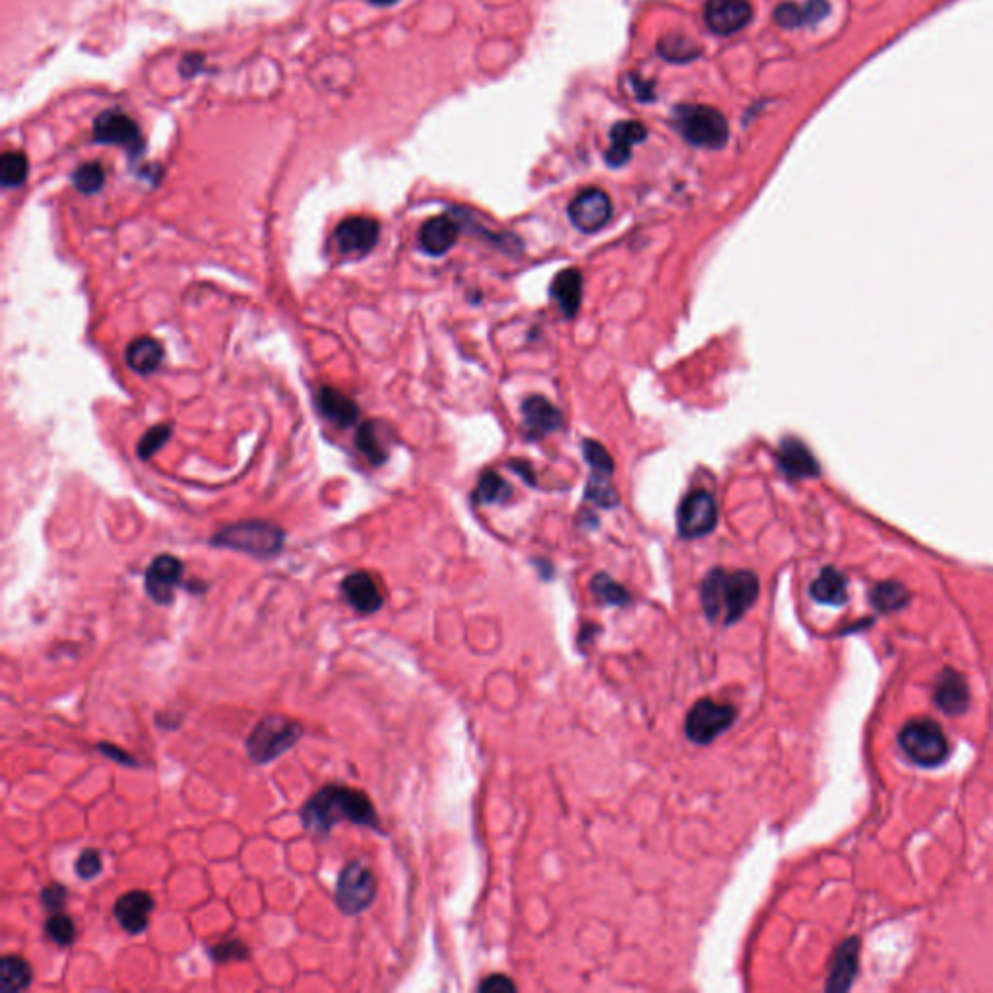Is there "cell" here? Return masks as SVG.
Masks as SVG:
<instances>
[{
	"instance_id": "1",
	"label": "cell",
	"mask_w": 993,
	"mask_h": 993,
	"mask_svg": "<svg viewBox=\"0 0 993 993\" xmlns=\"http://www.w3.org/2000/svg\"><path fill=\"white\" fill-rule=\"evenodd\" d=\"M299 817L303 829L315 836L330 834L342 821L379 831V817L373 801L361 790H353L340 784H328L315 796H311L305 801Z\"/></svg>"
},
{
	"instance_id": "2",
	"label": "cell",
	"mask_w": 993,
	"mask_h": 993,
	"mask_svg": "<svg viewBox=\"0 0 993 993\" xmlns=\"http://www.w3.org/2000/svg\"><path fill=\"white\" fill-rule=\"evenodd\" d=\"M759 592L761 582L751 571L712 569L701 584V604L712 623L730 627L755 606Z\"/></svg>"
},
{
	"instance_id": "3",
	"label": "cell",
	"mask_w": 993,
	"mask_h": 993,
	"mask_svg": "<svg viewBox=\"0 0 993 993\" xmlns=\"http://www.w3.org/2000/svg\"><path fill=\"white\" fill-rule=\"evenodd\" d=\"M673 127L693 146L720 150L726 146L730 127L726 117L706 105H679L673 111Z\"/></svg>"
},
{
	"instance_id": "4",
	"label": "cell",
	"mask_w": 993,
	"mask_h": 993,
	"mask_svg": "<svg viewBox=\"0 0 993 993\" xmlns=\"http://www.w3.org/2000/svg\"><path fill=\"white\" fill-rule=\"evenodd\" d=\"M303 736V726L282 714L264 716L251 736L247 737V753L258 765H268L289 751Z\"/></svg>"
},
{
	"instance_id": "5",
	"label": "cell",
	"mask_w": 993,
	"mask_h": 993,
	"mask_svg": "<svg viewBox=\"0 0 993 993\" xmlns=\"http://www.w3.org/2000/svg\"><path fill=\"white\" fill-rule=\"evenodd\" d=\"M212 544L249 553L255 557H272L284 545V532L264 520H243L225 526L212 540Z\"/></svg>"
},
{
	"instance_id": "6",
	"label": "cell",
	"mask_w": 993,
	"mask_h": 993,
	"mask_svg": "<svg viewBox=\"0 0 993 993\" xmlns=\"http://www.w3.org/2000/svg\"><path fill=\"white\" fill-rule=\"evenodd\" d=\"M902 751L920 767H939L949 757V741L941 726L929 718L910 720L898 736Z\"/></svg>"
},
{
	"instance_id": "7",
	"label": "cell",
	"mask_w": 993,
	"mask_h": 993,
	"mask_svg": "<svg viewBox=\"0 0 993 993\" xmlns=\"http://www.w3.org/2000/svg\"><path fill=\"white\" fill-rule=\"evenodd\" d=\"M736 720V706L701 699L691 706L685 718V734L697 745H708L730 730Z\"/></svg>"
},
{
	"instance_id": "8",
	"label": "cell",
	"mask_w": 993,
	"mask_h": 993,
	"mask_svg": "<svg viewBox=\"0 0 993 993\" xmlns=\"http://www.w3.org/2000/svg\"><path fill=\"white\" fill-rule=\"evenodd\" d=\"M377 897V879L361 862H350L342 869L336 885V904L346 916L367 910Z\"/></svg>"
},
{
	"instance_id": "9",
	"label": "cell",
	"mask_w": 993,
	"mask_h": 993,
	"mask_svg": "<svg viewBox=\"0 0 993 993\" xmlns=\"http://www.w3.org/2000/svg\"><path fill=\"white\" fill-rule=\"evenodd\" d=\"M718 524V507L710 493L693 491L689 493L677 511V530L685 540H697L708 536Z\"/></svg>"
},
{
	"instance_id": "10",
	"label": "cell",
	"mask_w": 993,
	"mask_h": 993,
	"mask_svg": "<svg viewBox=\"0 0 993 993\" xmlns=\"http://www.w3.org/2000/svg\"><path fill=\"white\" fill-rule=\"evenodd\" d=\"M94 140L97 144H109L125 148L132 158H136L142 148V132L136 121L123 111H103L94 123Z\"/></svg>"
},
{
	"instance_id": "11",
	"label": "cell",
	"mask_w": 993,
	"mask_h": 993,
	"mask_svg": "<svg viewBox=\"0 0 993 993\" xmlns=\"http://www.w3.org/2000/svg\"><path fill=\"white\" fill-rule=\"evenodd\" d=\"M379 235H381V225L377 220L365 216H352L342 224H338L334 231V241L342 255L367 257L377 247Z\"/></svg>"
},
{
	"instance_id": "12",
	"label": "cell",
	"mask_w": 993,
	"mask_h": 993,
	"mask_svg": "<svg viewBox=\"0 0 993 993\" xmlns=\"http://www.w3.org/2000/svg\"><path fill=\"white\" fill-rule=\"evenodd\" d=\"M613 206L608 194L600 189H586L577 194L569 206V218L578 231L596 233L604 229L611 220Z\"/></svg>"
},
{
	"instance_id": "13",
	"label": "cell",
	"mask_w": 993,
	"mask_h": 993,
	"mask_svg": "<svg viewBox=\"0 0 993 993\" xmlns=\"http://www.w3.org/2000/svg\"><path fill=\"white\" fill-rule=\"evenodd\" d=\"M183 563L173 555L156 557L146 569L144 588L146 594L160 606H169L175 600V590L181 584Z\"/></svg>"
},
{
	"instance_id": "14",
	"label": "cell",
	"mask_w": 993,
	"mask_h": 993,
	"mask_svg": "<svg viewBox=\"0 0 993 993\" xmlns=\"http://www.w3.org/2000/svg\"><path fill=\"white\" fill-rule=\"evenodd\" d=\"M753 18L747 0H708L705 6V24L716 35H734L741 32Z\"/></svg>"
},
{
	"instance_id": "15",
	"label": "cell",
	"mask_w": 993,
	"mask_h": 993,
	"mask_svg": "<svg viewBox=\"0 0 993 993\" xmlns=\"http://www.w3.org/2000/svg\"><path fill=\"white\" fill-rule=\"evenodd\" d=\"M342 594L355 611L371 615L383 608L385 596L377 580L365 571H357L342 580Z\"/></svg>"
},
{
	"instance_id": "16",
	"label": "cell",
	"mask_w": 993,
	"mask_h": 993,
	"mask_svg": "<svg viewBox=\"0 0 993 993\" xmlns=\"http://www.w3.org/2000/svg\"><path fill=\"white\" fill-rule=\"evenodd\" d=\"M156 902L150 893L146 891H130L115 902V918L119 926L125 929L130 935H138L150 924V914L154 910Z\"/></svg>"
},
{
	"instance_id": "17",
	"label": "cell",
	"mask_w": 993,
	"mask_h": 993,
	"mask_svg": "<svg viewBox=\"0 0 993 993\" xmlns=\"http://www.w3.org/2000/svg\"><path fill=\"white\" fill-rule=\"evenodd\" d=\"M524 431L530 439H542L563 425L559 410L544 396H530L522 402Z\"/></svg>"
},
{
	"instance_id": "18",
	"label": "cell",
	"mask_w": 993,
	"mask_h": 993,
	"mask_svg": "<svg viewBox=\"0 0 993 993\" xmlns=\"http://www.w3.org/2000/svg\"><path fill=\"white\" fill-rule=\"evenodd\" d=\"M933 701L945 714H962L970 705V689L964 675L951 668L943 670L933 689Z\"/></svg>"
},
{
	"instance_id": "19",
	"label": "cell",
	"mask_w": 993,
	"mask_h": 993,
	"mask_svg": "<svg viewBox=\"0 0 993 993\" xmlns=\"http://www.w3.org/2000/svg\"><path fill=\"white\" fill-rule=\"evenodd\" d=\"M460 233V225L450 216H435L427 220L419 229V247L433 257H441L449 253L456 245Z\"/></svg>"
},
{
	"instance_id": "20",
	"label": "cell",
	"mask_w": 993,
	"mask_h": 993,
	"mask_svg": "<svg viewBox=\"0 0 993 993\" xmlns=\"http://www.w3.org/2000/svg\"><path fill=\"white\" fill-rule=\"evenodd\" d=\"M778 466L792 480H807L819 474V464L800 439H784L778 449Z\"/></svg>"
},
{
	"instance_id": "21",
	"label": "cell",
	"mask_w": 993,
	"mask_h": 993,
	"mask_svg": "<svg viewBox=\"0 0 993 993\" xmlns=\"http://www.w3.org/2000/svg\"><path fill=\"white\" fill-rule=\"evenodd\" d=\"M648 130L641 121H619L611 129V146L606 152V161L611 167H621L631 160L633 146L646 140Z\"/></svg>"
},
{
	"instance_id": "22",
	"label": "cell",
	"mask_w": 993,
	"mask_h": 993,
	"mask_svg": "<svg viewBox=\"0 0 993 993\" xmlns=\"http://www.w3.org/2000/svg\"><path fill=\"white\" fill-rule=\"evenodd\" d=\"M317 408L328 421L338 427H352L357 423L359 408L350 396L332 386H321L317 392Z\"/></svg>"
},
{
	"instance_id": "23",
	"label": "cell",
	"mask_w": 993,
	"mask_h": 993,
	"mask_svg": "<svg viewBox=\"0 0 993 993\" xmlns=\"http://www.w3.org/2000/svg\"><path fill=\"white\" fill-rule=\"evenodd\" d=\"M858 955H860L858 939H848L838 947L834 955L831 976L827 982L829 992H846L852 986L858 972Z\"/></svg>"
},
{
	"instance_id": "24",
	"label": "cell",
	"mask_w": 993,
	"mask_h": 993,
	"mask_svg": "<svg viewBox=\"0 0 993 993\" xmlns=\"http://www.w3.org/2000/svg\"><path fill=\"white\" fill-rule=\"evenodd\" d=\"M551 295L567 319L577 317L582 303V274L577 268L561 270L551 282Z\"/></svg>"
},
{
	"instance_id": "25",
	"label": "cell",
	"mask_w": 993,
	"mask_h": 993,
	"mask_svg": "<svg viewBox=\"0 0 993 993\" xmlns=\"http://www.w3.org/2000/svg\"><path fill=\"white\" fill-rule=\"evenodd\" d=\"M809 594L817 604L842 606L848 600V580L838 569L825 567L811 582Z\"/></svg>"
},
{
	"instance_id": "26",
	"label": "cell",
	"mask_w": 993,
	"mask_h": 993,
	"mask_svg": "<svg viewBox=\"0 0 993 993\" xmlns=\"http://www.w3.org/2000/svg\"><path fill=\"white\" fill-rule=\"evenodd\" d=\"M163 357H165L163 346L158 340H154L150 336H142V338L134 340L125 352L127 365L132 371H136L140 375H150V373L158 371L163 363Z\"/></svg>"
},
{
	"instance_id": "27",
	"label": "cell",
	"mask_w": 993,
	"mask_h": 993,
	"mask_svg": "<svg viewBox=\"0 0 993 993\" xmlns=\"http://www.w3.org/2000/svg\"><path fill=\"white\" fill-rule=\"evenodd\" d=\"M33 970L30 962L16 955H8L0 961V992L18 993L30 988Z\"/></svg>"
},
{
	"instance_id": "28",
	"label": "cell",
	"mask_w": 993,
	"mask_h": 993,
	"mask_svg": "<svg viewBox=\"0 0 993 993\" xmlns=\"http://www.w3.org/2000/svg\"><path fill=\"white\" fill-rule=\"evenodd\" d=\"M908 602H910V592H908V588L904 584H900L897 580L879 582L871 590V604H873V608L879 609L883 613H891V611L902 609Z\"/></svg>"
},
{
	"instance_id": "29",
	"label": "cell",
	"mask_w": 993,
	"mask_h": 993,
	"mask_svg": "<svg viewBox=\"0 0 993 993\" xmlns=\"http://www.w3.org/2000/svg\"><path fill=\"white\" fill-rule=\"evenodd\" d=\"M355 445L367 456V460L373 466L385 464L386 458H388V449H386L385 441L381 437V429L377 427V423H371V421L363 423L355 435Z\"/></svg>"
},
{
	"instance_id": "30",
	"label": "cell",
	"mask_w": 993,
	"mask_h": 993,
	"mask_svg": "<svg viewBox=\"0 0 993 993\" xmlns=\"http://www.w3.org/2000/svg\"><path fill=\"white\" fill-rule=\"evenodd\" d=\"M511 485L503 480L495 472H485L478 481V487L474 491V503L476 505H491V503H505L511 497Z\"/></svg>"
},
{
	"instance_id": "31",
	"label": "cell",
	"mask_w": 993,
	"mask_h": 993,
	"mask_svg": "<svg viewBox=\"0 0 993 993\" xmlns=\"http://www.w3.org/2000/svg\"><path fill=\"white\" fill-rule=\"evenodd\" d=\"M30 163L22 152H6L0 160V177L6 189L20 187L28 179Z\"/></svg>"
},
{
	"instance_id": "32",
	"label": "cell",
	"mask_w": 993,
	"mask_h": 993,
	"mask_svg": "<svg viewBox=\"0 0 993 993\" xmlns=\"http://www.w3.org/2000/svg\"><path fill=\"white\" fill-rule=\"evenodd\" d=\"M590 590L596 596V600H600L602 604H608V606H627L631 600L629 592L619 582L609 578L606 573H600L592 578Z\"/></svg>"
},
{
	"instance_id": "33",
	"label": "cell",
	"mask_w": 993,
	"mask_h": 993,
	"mask_svg": "<svg viewBox=\"0 0 993 993\" xmlns=\"http://www.w3.org/2000/svg\"><path fill=\"white\" fill-rule=\"evenodd\" d=\"M611 474H604V472H592V478L588 481V489H586V499L594 501L596 505L600 507H606V509H611V507H617L619 505V495L613 487V483L609 481Z\"/></svg>"
},
{
	"instance_id": "34",
	"label": "cell",
	"mask_w": 993,
	"mask_h": 993,
	"mask_svg": "<svg viewBox=\"0 0 993 993\" xmlns=\"http://www.w3.org/2000/svg\"><path fill=\"white\" fill-rule=\"evenodd\" d=\"M72 185L82 194H94L105 185V169L97 161L82 163L72 173Z\"/></svg>"
},
{
	"instance_id": "35",
	"label": "cell",
	"mask_w": 993,
	"mask_h": 993,
	"mask_svg": "<svg viewBox=\"0 0 993 993\" xmlns=\"http://www.w3.org/2000/svg\"><path fill=\"white\" fill-rule=\"evenodd\" d=\"M658 51L673 63H685V61H693L695 57H699V49L689 39H685L681 35H670V37L662 39L658 45Z\"/></svg>"
},
{
	"instance_id": "36",
	"label": "cell",
	"mask_w": 993,
	"mask_h": 993,
	"mask_svg": "<svg viewBox=\"0 0 993 993\" xmlns=\"http://www.w3.org/2000/svg\"><path fill=\"white\" fill-rule=\"evenodd\" d=\"M45 931H47L49 939L55 941L59 947H68L76 939V926H74L72 918H68L66 914H61V912L51 914V918L45 924Z\"/></svg>"
},
{
	"instance_id": "37",
	"label": "cell",
	"mask_w": 993,
	"mask_h": 993,
	"mask_svg": "<svg viewBox=\"0 0 993 993\" xmlns=\"http://www.w3.org/2000/svg\"><path fill=\"white\" fill-rule=\"evenodd\" d=\"M208 955L214 959L216 962H233V961H247L249 959V949L243 941L239 939H229V941H222V943H216L208 949Z\"/></svg>"
},
{
	"instance_id": "38",
	"label": "cell",
	"mask_w": 993,
	"mask_h": 993,
	"mask_svg": "<svg viewBox=\"0 0 993 993\" xmlns=\"http://www.w3.org/2000/svg\"><path fill=\"white\" fill-rule=\"evenodd\" d=\"M171 437V427L169 425H154L138 443V456L142 460H148L152 458L158 450L167 443V439Z\"/></svg>"
},
{
	"instance_id": "39",
	"label": "cell",
	"mask_w": 993,
	"mask_h": 993,
	"mask_svg": "<svg viewBox=\"0 0 993 993\" xmlns=\"http://www.w3.org/2000/svg\"><path fill=\"white\" fill-rule=\"evenodd\" d=\"M582 450H584V456H586L588 464L592 466V472L613 474V468H615L613 458L609 456L608 450L604 449L600 443H596V441H584Z\"/></svg>"
},
{
	"instance_id": "40",
	"label": "cell",
	"mask_w": 993,
	"mask_h": 993,
	"mask_svg": "<svg viewBox=\"0 0 993 993\" xmlns=\"http://www.w3.org/2000/svg\"><path fill=\"white\" fill-rule=\"evenodd\" d=\"M774 20L782 28H800L807 24V12L805 6H798L794 2H784L774 10Z\"/></svg>"
},
{
	"instance_id": "41",
	"label": "cell",
	"mask_w": 993,
	"mask_h": 993,
	"mask_svg": "<svg viewBox=\"0 0 993 993\" xmlns=\"http://www.w3.org/2000/svg\"><path fill=\"white\" fill-rule=\"evenodd\" d=\"M101 867H103V862H101V856L99 852L94 850V848H86L82 850V854L78 856L76 864H74V869L76 873L84 879V881H90L97 877L101 873Z\"/></svg>"
},
{
	"instance_id": "42",
	"label": "cell",
	"mask_w": 993,
	"mask_h": 993,
	"mask_svg": "<svg viewBox=\"0 0 993 993\" xmlns=\"http://www.w3.org/2000/svg\"><path fill=\"white\" fill-rule=\"evenodd\" d=\"M41 900H43V906H45L51 914H55V912H59V910L65 906L66 889L63 885L53 883V885H49V887H45V889L41 891Z\"/></svg>"
},
{
	"instance_id": "43",
	"label": "cell",
	"mask_w": 993,
	"mask_h": 993,
	"mask_svg": "<svg viewBox=\"0 0 993 993\" xmlns=\"http://www.w3.org/2000/svg\"><path fill=\"white\" fill-rule=\"evenodd\" d=\"M480 992H516V984H514L511 978H507V976L495 974V976H489V978H485L481 982Z\"/></svg>"
},
{
	"instance_id": "44",
	"label": "cell",
	"mask_w": 993,
	"mask_h": 993,
	"mask_svg": "<svg viewBox=\"0 0 993 993\" xmlns=\"http://www.w3.org/2000/svg\"><path fill=\"white\" fill-rule=\"evenodd\" d=\"M97 749H99V751H101L103 755H107V757H111V759H115V761H117V763H121V765H130V767H136V763H134V759H132V757H129V755H127V753H125L123 749H119V747H115V745H109V743H101V745H99Z\"/></svg>"
},
{
	"instance_id": "45",
	"label": "cell",
	"mask_w": 993,
	"mask_h": 993,
	"mask_svg": "<svg viewBox=\"0 0 993 993\" xmlns=\"http://www.w3.org/2000/svg\"><path fill=\"white\" fill-rule=\"evenodd\" d=\"M202 66H204V57H202V55H198V53H194V55H187V57L183 59V63H181V72H183V76H187V78H189V76L196 74Z\"/></svg>"
},
{
	"instance_id": "46",
	"label": "cell",
	"mask_w": 993,
	"mask_h": 993,
	"mask_svg": "<svg viewBox=\"0 0 993 993\" xmlns=\"http://www.w3.org/2000/svg\"><path fill=\"white\" fill-rule=\"evenodd\" d=\"M513 468H516V472H524V468H526V464H524V462H520V464H516V462H514ZM528 474H532V472L528 470ZM528 474H524V478L528 480V483H534V478H530Z\"/></svg>"
},
{
	"instance_id": "47",
	"label": "cell",
	"mask_w": 993,
	"mask_h": 993,
	"mask_svg": "<svg viewBox=\"0 0 993 993\" xmlns=\"http://www.w3.org/2000/svg\"><path fill=\"white\" fill-rule=\"evenodd\" d=\"M371 4H377V6H388V4H394L398 0H369Z\"/></svg>"
}]
</instances>
